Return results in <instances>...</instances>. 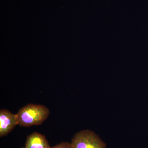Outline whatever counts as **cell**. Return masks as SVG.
<instances>
[{"instance_id":"obj_5","label":"cell","mask_w":148,"mask_h":148,"mask_svg":"<svg viewBox=\"0 0 148 148\" xmlns=\"http://www.w3.org/2000/svg\"><path fill=\"white\" fill-rule=\"evenodd\" d=\"M50 148H73L71 143L69 142H62Z\"/></svg>"},{"instance_id":"obj_6","label":"cell","mask_w":148,"mask_h":148,"mask_svg":"<svg viewBox=\"0 0 148 148\" xmlns=\"http://www.w3.org/2000/svg\"><path fill=\"white\" fill-rule=\"evenodd\" d=\"M26 148L25 147H22V148Z\"/></svg>"},{"instance_id":"obj_2","label":"cell","mask_w":148,"mask_h":148,"mask_svg":"<svg viewBox=\"0 0 148 148\" xmlns=\"http://www.w3.org/2000/svg\"><path fill=\"white\" fill-rule=\"evenodd\" d=\"M71 143L73 148H107L106 143L100 137L89 130L77 132Z\"/></svg>"},{"instance_id":"obj_1","label":"cell","mask_w":148,"mask_h":148,"mask_svg":"<svg viewBox=\"0 0 148 148\" xmlns=\"http://www.w3.org/2000/svg\"><path fill=\"white\" fill-rule=\"evenodd\" d=\"M49 114V109L45 106L28 104L16 114L18 125L24 127L40 125L47 119Z\"/></svg>"},{"instance_id":"obj_3","label":"cell","mask_w":148,"mask_h":148,"mask_svg":"<svg viewBox=\"0 0 148 148\" xmlns=\"http://www.w3.org/2000/svg\"><path fill=\"white\" fill-rule=\"evenodd\" d=\"M18 125L16 114L5 109L0 110V137H4Z\"/></svg>"},{"instance_id":"obj_4","label":"cell","mask_w":148,"mask_h":148,"mask_svg":"<svg viewBox=\"0 0 148 148\" xmlns=\"http://www.w3.org/2000/svg\"><path fill=\"white\" fill-rule=\"evenodd\" d=\"M25 147L26 148H51L45 136L36 132L27 137Z\"/></svg>"}]
</instances>
